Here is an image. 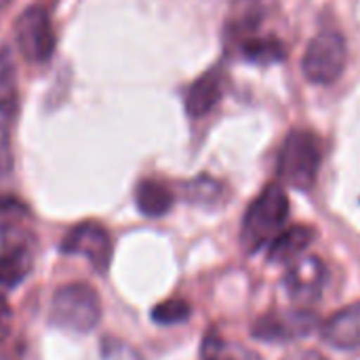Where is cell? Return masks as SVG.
I'll list each match as a JSON object with an SVG mask.
<instances>
[{"instance_id": "cell-1", "label": "cell", "mask_w": 360, "mask_h": 360, "mask_svg": "<svg viewBox=\"0 0 360 360\" xmlns=\"http://www.w3.org/2000/svg\"><path fill=\"white\" fill-rule=\"evenodd\" d=\"M323 141L316 133L308 129L291 131L278 152L276 173L283 186L295 190H310L319 177L323 165Z\"/></svg>"}, {"instance_id": "cell-2", "label": "cell", "mask_w": 360, "mask_h": 360, "mask_svg": "<svg viewBox=\"0 0 360 360\" xmlns=\"http://www.w3.org/2000/svg\"><path fill=\"white\" fill-rule=\"evenodd\" d=\"M289 217V196L283 184H268L259 196L249 205L243 217L240 243L249 253L272 243Z\"/></svg>"}, {"instance_id": "cell-3", "label": "cell", "mask_w": 360, "mask_h": 360, "mask_svg": "<svg viewBox=\"0 0 360 360\" xmlns=\"http://www.w3.org/2000/svg\"><path fill=\"white\" fill-rule=\"evenodd\" d=\"M101 321V302L86 283H70L55 291L51 300V323L74 331L91 333Z\"/></svg>"}, {"instance_id": "cell-4", "label": "cell", "mask_w": 360, "mask_h": 360, "mask_svg": "<svg viewBox=\"0 0 360 360\" xmlns=\"http://www.w3.org/2000/svg\"><path fill=\"white\" fill-rule=\"evenodd\" d=\"M346 61V38L340 32L327 30L310 40L302 57V72L314 84H333L344 74Z\"/></svg>"}, {"instance_id": "cell-5", "label": "cell", "mask_w": 360, "mask_h": 360, "mask_svg": "<svg viewBox=\"0 0 360 360\" xmlns=\"http://www.w3.org/2000/svg\"><path fill=\"white\" fill-rule=\"evenodd\" d=\"M15 40L27 61H49L57 44L49 13L42 6H27L15 21Z\"/></svg>"}, {"instance_id": "cell-6", "label": "cell", "mask_w": 360, "mask_h": 360, "mask_svg": "<svg viewBox=\"0 0 360 360\" xmlns=\"http://www.w3.org/2000/svg\"><path fill=\"white\" fill-rule=\"evenodd\" d=\"M59 251L65 255H82L91 262L93 270L103 274L112 262V236L97 221H82L72 228L59 245Z\"/></svg>"}, {"instance_id": "cell-7", "label": "cell", "mask_w": 360, "mask_h": 360, "mask_svg": "<svg viewBox=\"0 0 360 360\" xmlns=\"http://www.w3.org/2000/svg\"><path fill=\"white\" fill-rule=\"evenodd\" d=\"M316 327V316L304 308L300 310H276L259 316L251 335L259 342H295L310 335Z\"/></svg>"}, {"instance_id": "cell-8", "label": "cell", "mask_w": 360, "mask_h": 360, "mask_svg": "<svg viewBox=\"0 0 360 360\" xmlns=\"http://www.w3.org/2000/svg\"><path fill=\"white\" fill-rule=\"evenodd\" d=\"M327 283V268L316 255H308L295 259L285 274V287L293 302L300 306H308L316 302Z\"/></svg>"}, {"instance_id": "cell-9", "label": "cell", "mask_w": 360, "mask_h": 360, "mask_svg": "<svg viewBox=\"0 0 360 360\" xmlns=\"http://www.w3.org/2000/svg\"><path fill=\"white\" fill-rule=\"evenodd\" d=\"M32 240L30 209L15 196H0V243L2 249L27 247Z\"/></svg>"}, {"instance_id": "cell-10", "label": "cell", "mask_w": 360, "mask_h": 360, "mask_svg": "<svg viewBox=\"0 0 360 360\" xmlns=\"http://www.w3.org/2000/svg\"><path fill=\"white\" fill-rule=\"evenodd\" d=\"M224 95V72L219 68H211L200 74L184 95V105L190 118H202L219 103Z\"/></svg>"}, {"instance_id": "cell-11", "label": "cell", "mask_w": 360, "mask_h": 360, "mask_svg": "<svg viewBox=\"0 0 360 360\" xmlns=\"http://www.w3.org/2000/svg\"><path fill=\"white\" fill-rule=\"evenodd\" d=\"M321 338L338 350H359L360 348V302L350 304L335 314H331L323 327Z\"/></svg>"}, {"instance_id": "cell-12", "label": "cell", "mask_w": 360, "mask_h": 360, "mask_svg": "<svg viewBox=\"0 0 360 360\" xmlns=\"http://www.w3.org/2000/svg\"><path fill=\"white\" fill-rule=\"evenodd\" d=\"M316 238V230L310 226H293L272 238L268 247V262L291 264L295 262Z\"/></svg>"}, {"instance_id": "cell-13", "label": "cell", "mask_w": 360, "mask_h": 360, "mask_svg": "<svg viewBox=\"0 0 360 360\" xmlns=\"http://www.w3.org/2000/svg\"><path fill=\"white\" fill-rule=\"evenodd\" d=\"M173 192L158 179H143L135 188V205L146 217H162L173 207Z\"/></svg>"}, {"instance_id": "cell-14", "label": "cell", "mask_w": 360, "mask_h": 360, "mask_svg": "<svg viewBox=\"0 0 360 360\" xmlns=\"http://www.w3.org/2000/svg\"><path fill=\"white\" fill-rule=\"evenodd\" d=\"M32 272V253L27 247L2 249L0 253V295L19 287Z\"/></svg>"}, {"instance_id": "cell-15", "label": "cell", "mask_w": 360, "mask_h": 360, "mask_svg": "<svg viewBox=\"0 0 360 360\" xmlns=\"http://www.w3.org/2000/svg\"><path fill=\"white\" fill-rule=\"evenodd\" d=\"M240 53L251 63L268 65L274 61H283L287 55V49L276 36H249L243 42Z\"/></svg>"}, {"instance_id": "cell-16", "label": "cell", "mask_w": 360, "mask_h": 360, "mask_svg": "<svg viewBox=\"0 0 360 360\" xmlns=\"http://www.w3.org/2000/svg\"><path fill=\"white\" fill-rule=\"evenodd\" d=\"M192 314V308L186 300H167L158 306H154L152 310V321L158 323V325H165V327H171V325H179V323H186Z\"/></svg>"}, {"instance_id": "cell-17", "label": "cell", "mask_w": 360, "mask_h": 360, "mask_svg": "<svg viewBox=\"0 0 360 360\" xmlns=\"http://www.w3.org/2000/svg\"><path fill=\"white\" fill-rule=\"evenodd\" d=\"M221 192H224V186L207 175L196 177L194 181L186 186V196L194 205H211L221 196Z\"/></svg>"}, {"instance_id": "cell-18", "label": "cell", "mask_w": 360, "mask_h": 360, "mask_svg": "<svg viewBox=\"0 0 360 360\" xmlns=\"http://www.w3.org/2000/svg\"><path fill=\"white\" fill-rule=\"evenodd\" d=\"M17 99V70L8 46H0V103Z\"/></svg>"}, {"instance_id": "cell-19", "label": "cell", "mask_w": 360, "mask_h": 360, "mask_svg": "<svg viewBox=\"0 0 360 360\" xmlns=\"http://www.w3.org/2000/svg\"><path fill=\"white\" fill-rule=\"evenodd\" d=\"M17 116V99L0 103V143H11V131Z\"/></svg>"}, {"instance_id": "cell-20", "label": "cell", "mask_w": 360, "mask_h": 360, "mask_svg": "<svg viewBox=\"0 0 360 360\" xmlns=\"http://www.w3.org/2000/svg\"><path fill=\"white\" fill-rule=\"evenodd\" d=\"M13 173V152L11 143H0V196H4V186Z\"/></svg>"}, {"instance_id": "cell-21", "label": "cell", "mask_w": 360, "mask_h": 360, "mask_svg": "<svg viewBox=\"0 0 360 360\" xmlns=\"http://www.w3.org/2000/svg\"><path fill=\"white\" fill-rule=\"evenodd\" d=\"M11 323H13V312H11V306L6 304V300L0 295V342L6 338L8 329H11Z\"/></svg>"}, {"instance_id": "cell-22", "label": "cell", "mask_w": 360, "mask_h": 360, "mask_svg": "<svg viewBox=\"0 0 360 360\" xmlns=\"http://www.w3.org/2000/svg\"><path fill=\"white\" fill-rule=\"evenodd\" d=\"M283 360H327L319 350H295L291 354H287Z\"/></svg>"}, {"instance_id": "cell-23", "label": "cell", "mask_w": 360, "mask_h": 360, "mask_svg": "<svg viewBox=\"0 0 360 360\" xmlns=\"http://www.w3.org/2000/svg\"><path fill=\"white\" fill-rule=\"evenodd\" d=\"M251 352H238V354H234V352H230V348H226V352L221 354V359L217 360H245V356H249Z\"/></svg>"}, {"instance_id": "cell-24", "label": "cell", "mask_w": 360, "mask_h": 360, "mask_svg": "<svg viewBox=\"0 0 360 360\" xmlns=\"http://www.w3.org/2000/svg\"><path fill=\"white\" fill-rule=\"evenodd\" d=\"M11 2H13V0H0V6H8Z\"/></svg>"}]
</instances>
